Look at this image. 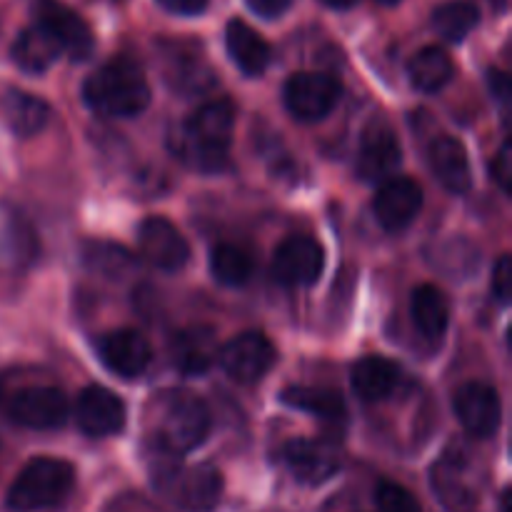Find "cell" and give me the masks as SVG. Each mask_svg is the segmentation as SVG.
Masks as SVG:
<instances>
[{
  "instance_id": "8d00e7d4",
  "label": "cell",
  "mask_w": 512,
  "mask_h": 512,
  "mask_svg": "<svg viewBox=\"0 0 512 512\" xmlns=\"http://www.w3.org/2000/svg\"><path fill=\"white\" fill-rule=\"evenodd\" d=\"M500 512H510V490H505L500 498Z\"/></svg>"
},
{
  "instance_id": "836d02e7",
  "label": "cell",
  "mask_w": 512,
  "mask_h": 512,
  "mask_svg": "<svg viewBox=\"0 0 512 512\" xmlns=\"http://www.w3.org/2000/svg\"><path fill=\"white\" fill-rule=\"evenodd\" d=\"M160 8L175 15H200L210 5V0H158Z\"/></svg>"
},
{
  "instance_id": "d4e9b609",
  "label": "cell",
  "mask_w": 512,
  "mask_h": 512,
  "mask_svg": "<svg viewBox=\"0 0 512 512\" xmlns=\"http://www.w3.org/2000/svg\"><path fill=\"white\" fill-rule=\"evenodd\" d=\"M13 60L25 73H45L60 58V48L38 23L25 28L13 43Z\"/></svg>"
},
{
  "instance_id": "7c38bea8",
  "label": "cell",
  "mask_w": 512,
  "mask_h": 512,
  "mask_svg": "<svg viewBox=\"0 0 512 512\" xmlns=\"http://www.w3.org/2000/svg\"><path fill=\"white\" fill-rule=\"evenodd\" d=\"M98 358L110 373L120 375L125 380L140 378L148 370L153 353H150L148 340L135 330H110V333L100 335L95 343Z\"/></svg>"
},
{
  "instance_id": "74e56055",
  "label": "cell",
  "mask_w": 512,
  "mask_h": 512,
  "mask_svg": "<svg viewBox=\"0 0 512 512\" xmlns=\"http://www.w3.org/2000/svg\"><path fill=\"white\" fill-rule=\"evenodd\" d=\"M380 5H395V3H400V0H378Z\"/></svg>"
},
{
  "instance_id": "83f0119b",
  "label": "cell",
  "mask_w": 512,
  "mask_h": 512,
  "mask_svg": "<svg viewBox=\"0 0 512 512\" xmlns=\"http://www.w3.org/2000/svg\"><path fill=\"white\" fill-rule=\"evenodd\" d=\"M480 23V10L475 3L468 0H453V3H443L435 8L433 13V28L443 35L448 43H460L468 38Z\"/></svg>"
},
{
  "instance_id": "e575fe53",
  "label": "cell",
  "mask_w": 512,
  "mask_h": 512,
  "mask_svg": "<svg viewBox=\"0 0 512 512\" xmlns=\"http://www.w3.org/2000/svg\"><path fill=\"white\" fill-rule=\"evenodd\" d=\"M490 90H493V98H498L500 103H510V78L500 70H490L488 75Z\"/></svg>"
},
{
  "instance_id": "9a60e30c",
  "label": "cell",
  "mask_w": 512,
  "mask_h": 512,
  "mask_svg": "<svg viewBox=\"0 0 512 512\" xmlns=\"http://www.w3.org/2000/svg\"><path fill=\"white\" fill-rule=\"evenodd\" d=\"M423 208V190L410 178H388L373 200L378 223L385 230H403L418 218Z\"/></svg>"
},
{
  "instance_id": "f546056e",
  "label": "cell",
  "mask_w": 512,
  "mask_h": 512,
  "mask_svg": "<svg viewBox=\"0 0 512 512\" xmlns=\"http://www.w3.org/2000/svg\"><path fill=\"white\" fill-rule=\"evenodd\" d=\"M375 503L380 512H423L413 493L395 483H380L375 493Z\"/></svg>"
},
{
  "instance_id": "277c9868",
  "label": "cell",
  "mask_w": 512,
  "mask_h": 512,
  "mask_svg": "<svg viewBox=\"0 0 512 512\" xmlns=\"http://www.w3.org/2000/svg\"><path fill=\"white\" fill-rule=\"evenodd\" d=\"M73 465L58 458H35L20 470L8 490V508L13 512H35L60 505L73 490Z\"/></svg>"
},
{
  "instance_id": "3957f363",
  "label": "cell",
  "mask_w": 512,
  "mask_h": 512,
  "mask_svg": "<svg viewBox=\"0 0 512 512\" xmlns=\"http://www.w3.org/2000/svg\"><path fill=\"white\" fill-rule=\"evenodd\" d=\"M210 433V410L198 395L173 390L155 408V445L165 455H178L203 445Z\"/></svg>"
},
{
  "instance_id": "4316f807",
  "label": "cell",
  "mask_w": 512,
  "mask_h": 512,
  "mask_svg": "<svg viewBox=\"0 0 512 512\" xmlns=\"http://www.w3.org/2000/svg\"><path fill=\"white\" fill-rule=\"evenodd\" d=\"M435 490H438L440 500L450 512H470L475 505V490L470 485L468 473L460 463L453 460H443L435 468Z\"/></svg>"
},
{
  "instance_id": "f1b7e54d",
  "label": "cell",
  "mask_w": 512,
  "mask_h": 512,
  "mask_svg": "<svg viewBox=\"0 0 512 512\" xmlns=\"http://www.w3.org/2000/svg\"><path fill=\"white\" fill-rule=\"evenodd\" d=\"M210 273L220 285L240 288L253 278V258L238 245H218L210 253Z\"/></svg>"
},
{
  "instance_id": "d6986e66",
  "label": "cell",
  "mask_w": 512,
  "mask_h": 512,
  "mask_svg": "<svg viewBox=\"0 0 512 512\" xmlns=\"http://www.w3.org/2000/svg\"><path fill=\"white\" fill-rule=\"evenodd\" d=\"M430 168L435 170L440 183L450 193H468L473 188V170H470L468 150L453 135H443L430 145Z\"/></svg>"
},
{
  "instance_id": "d590c367",
  "label": "cell",
  "mask_w": 512,
  "mask_h": 512,
  "mask_svg": "<svg viewBox=\"0 0 512 512\" xmlns=\"http://www.w3.org/2000/svg\"><path fill=\"white\" fill-rule=\"evenodd\" d=\"M325 5H328V8H335V10H345V8H353L355 3H358V0H323Z\"/></svg>"
},
{
  "instance_id": "8992f818",
  "label": "cell",
  "mask_w": 512,
  "mask_h": 512,
  "mask_svg": "<svg viewBox=\"0 0 512 512\" xmlns=\"http://www.w3.org/2000/svg\"><path fill=\"white\" fill-rule=\"evenodd\" d=\"M33 13L40 28L58 43L60 53L70 55L73 60L90 58L95 48L93 33L73 8L60 0H35Z\"/></svg>"
},
{
  "instance_id": "7a4b0ae2",
  "label": "cell",
  "mask_w": 512,
  "mask_h": 512,
  "mask_svg": "<svg viewBox=\"0 0 512 512\" xmlns=\"http://www.w3.org/2000/svg\"><path fill=\"white\" fill-rule=\"evenodd\" d=\"M83 100L105 118H135L150 105V88L133 60L118 58L88 75Z\"/></svg>"
},
{
  "instance_id": "ffe728a7",
  "label": "cell",
  "mask_w": 512,
  "mask_h": 512,
  "mask_svg": "<svg viewBox=\"0 0 512 512\" xmlns=\"http://www.w3.org/2000/svg\"><path fill=\"white\" fill-rule=\"evenodd\" d=\"M0 115H3L5 125L15 135H20V138H33V135H38L48 125L50 108L38 95L10 88L0 98Z\"/></svg>"
},
{
  "instance_id": "cb8c5ba5",
  "label": "cell",
  "mask_w": 512,
  "mask_h": 512,
  "mask_svg": "<svg viewBox=\"0 0 512 512\" xmlns=\"http://www.w3.org/2000/svg\"><path fill=\"white\" fill-rule=\"evenodd\" d=\"M285 405L295 410H303V413L315 415L320 420H328V423H343L348 408H345V400L338 390L330 388H310V385H295V388H285L280 395Z\"/></svg>"
},
{
  "instance_id": "ba28073f",
  "label": "cell",
  "mask_w": 512,
  "mask_h": 512,
  "mask_svg": "<svg viewBox=\"0 0 512 512\" xmlns=\"http://www.w3.org/2000/svg\"><path fill=\"white\" fill-rule=\"evenodd\" d=\"M325 268L323 245L308 235L283 240L273 255V278L288 288H308L318 283Z\"/></svg>"
},
{
  "instance_id": "2e32d148",
  "label": "cell",
  "mask_w": 512,
  "mask_h": 512,
  "mask_svg": "<svg viewBox=\"0 0 512 512\" xmlns=\"http://www.w3.org/2000/svg\"><path fill=\"white\" fill-rule=\"evenodd\" d=\"M283 463L288 473L303 485H320L333 478L340 468V458L328 443L320 440H290L283 448Z\"/></svg>"
},
{
  "instance_id": "52a82bcc",
  "label": "cell",
  "mask_w": 512,
  "mask_h": 512,
  "mask_svg": "<svg viewBox=\"0 0 512 512\" xmlns=\"http://www.w3.org/2000/svg\"><path fill=\"white\" fill-rule=\"evenodd\" d=\"M8 418L30 430H53L68 420L70 405L63 390L50 385L23 388L8 398Z\"/></svg>"
},
{
  "instance_id": "8fae6325",
  "label": "cell",
  "mask_w": 512,
  "mask_h": 512,
  "mask_svg": "<svg viewBox=\"0 0 512 512\" xmlns=\"http://www.w3.org/2000/svg\"><path fill=\"white\" fill-rule=\"evenodd\" d=\"M75 423L90 438L120 433L125 425L123 400L103 385H88L75 400Z\"/></svg>"
},
{
  "instance_id": "484cf974",
  "label": "cell",
  "mask_w": 512,
  "mask_h": 512,
  "mask_svg": "<svg viewBox=\"0 0 512 512\" xmlns=\"http://www.w3.org/2000/svg\"><path fill=\"white\" fill-rule=\"evenodd\" d=\"M410 83L420 90V93H438L445 85L453 80V60L438 45H428V48L418 50L408 65Z\"/></svg>"
},
{
  "instance_id": "e0dca14e",
  "label": "cell",
  "mask_w": 512,
  "mask_h": 512,
  "mask_svg": "<svg viewBox=\"0 0 512 512\" xmlns=\"http://www.w3.org/2000/svg\"><path fill=\"white\" fill-rule=\"evenodd\" d=\"M170 495L188 512H210L223 495V475L213 465H195L170 475Z\"/></svg>"
},
{
  "instance_id": "603a6c76",
  "label": "cell",
  "mask_w": 512,
  "mask_h": 512,
  "mask_svg": "<svg viewBox=\"0 0 512 512\" xmlns=\"http://www.w3.org/2000/svg\"><path fill=\"white\" fill-rule=\"evenodd\" d=\"M350 380H353V388L360 398L368 400V403H378V400H385L398 388L400 373L390 360L380 358V355H370V358L355 363Z\"/></svg>"
},
{
  "instance_id": "5b68a950",
  "label": "cell",
  "mask_w": 512,
  "mask_h": 512,
  "mask_svg": "<svg viewBox=\"0 0 512 512\" xmlns=\"http://www.w3.org/2000/svg\"><path fill=\"white\" fill-rule=\"evenodd\" d=\"M340 93H343V88L333 75L295 73L285 83L283 100L293 118L303 120V123H315V120H323L325 115L333 113Z\"/></svg>"
},
{
  "instance_id": "44dd1931",
  "label": "cell",
  "mask_w": 512,
  "mask_h": 512,
  "mask_svg": "<svg viewBox=\"0 0 512 512\" xmlns=\"http://www.w3.org/2000/svg\"><path fill=\"white\" fill-rule=\"evenodd\" d=\"M225 45L228 55L245 75H263L270 65V45L243 20H230L225 28Z\"/></svg>"
},
{
  "instance_id": "6da1fadb",
  "label": "cell",
  "mask_w": 512,
  "mask_h": 512,
  "mask_svg": "<svg viewBox=\"0 0 512 512\" xmlns=\"http://www.w3.org/2000/svg\"><path fill=\"white\" fill-rule=\"evenodd\" d=\"M233 143V108L228 100L205 103L170 135V150L188 168L218 173L228 165Z\"/></svg>"
},
{
  "instance_id": "9c48e42d",
  "label": "cell",
  "mask_w": 512,
  "mask_h": 512,
  "mask_svg": "<svg viewBox=\"0 0 512 512\" xmlns=\"http://www.w3.org/2000/svg\"><path fill=\"white\" fill-rule=\"evenodd\" d=\"M403 150L395 130L385 120L375 118L365 125L360 135L358 175L368 183H385L398 170Z\"/></svg>"
},
{
  "instance_id": "7402d4cb",
  "label": "cell",
  "mask_w": 512,
  "mask_h": 512,
  "mask_svg": "<svg viewBox=\"0 0 512 512\" xmlns=\"http://www.w3.org/2000/svg\"><path fill=\"white\" fill-rule=\"evenodd\" d=\"M410 315L423 338L440 340L450 323L448 298L435 285H418L410 295Z\"/></svg>"
},
{
  "instance_id": "4fadbf2b",
  "label": "cell",
  "mask_w": 512,
  "mask_h": 512,
  "mask_svg": "<svg viewBox=\"0 0 512 512\" xmlns=\"http://www.w3.org/2000/svg\"><path fill=\"white\" fill-rule=\"evenodd\" d=\"M138 248L140 255H143L153 268L168 270V273L183 268L190 258L188 240H185L183 233L165 218H148L140 223Z\"/></svg>"
},
{
  "instance_id": "30bf717a",
  "label": "cell",
  "mask_w": 512,
  "mask_h": 512,
  "mask_svg": "<svg viewBox=\"0 0 512 512\" xmlns=\"http://www.w3.org/2000/svg\"><path fill=\"white\" fill-rule=\"evenodd\" d=\"M218 363L238 383H258L275 363V348L263 333L250 330L230 340L218 353Z\"/></svg>"
},
{
  "instance_id": "5bb4252c",
  "label": "cell",
  "mask_w": 512,
  "mask_h": 512,
  "mask_svg": "<svg viewBox=\"0 0 512 512\" xmlns=\"http://www.w3.org/2000/svg\"><path fill=\"white\" fill-rule=\"evenodd\" d=\"M455 413L473 438H493L503 418L500 395L485 383H468L455 393Z\"/></svg>"
},
{
  "instance_id": "1f68e13d",
  "label": "cell",
  "mask_w": 512,
  "mask_h": 512,
  "mask_svg": "<svg viewBox=\"0 0 512 512\" xmlns=\"http://www.w3.org/2000/svg\"><path fill=\"white\" fill-rule=\"evenodd\" d=\"M493 175L498 180L500 188L505 193H510V180H512V150H510V140H505L503 148H500L498 158L493 160Z\"/></svg>"
},
{
  "instance_id": "4dcf8cb0",
  "label": "cell",
  "mask_w": 512,
  "mask_h": 512,
  "mask_svg": "<svg viewBox=\"0 0 512 512\" xmlns=\"http://www.w3.org/2000/svg\"><path fill=\"white\" fill-rule=\"evenodd\" d=\"M490 288H493L495 300H498L500 305H508L512 300V260H510V255H503V258L498 260V265L493 268V283H490Z\"/></svg>"
},
{
  "instance_id": "ac0fdd59",
  "label": "cell",
  "mask_w": 512,
  "mask_h": 512,
  "mask_svg": "<svg viewBox=\"0 0 512 512\" xmlns=\"http://www.w3.org/2000/svg\"><path fill=\"white\" fill-rule=\"evenodd\" d=\"M218 340L215 330L208 325H193V328L180 330L170 343V355L178 370L188 375H203L213 368L218 360Z\"/></svg>"
},
{
  "instance_id": "d6a6232c",
  "label": "cell",
  "mask_w": 512,
  "mask_h": 512,
  "mask_svg": "<svg viewBox=\"0 0 512 512\" xmlns=\"http://www.w3.org/2000/svg\"><path fill=\"white\" fill-rule=\"evenodd\" d=\"M245 3H248V8L253 10L255 15H260V18L265 20H273L280 18V15L290 8L293 0H245Z\"/></svg>"
}]
</instances>
